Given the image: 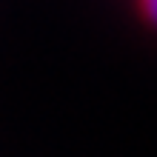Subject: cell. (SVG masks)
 <instances>
[{"label": "cell", "instance_id": "cell-1", "mask_svg": "<svg viewBox=\"0 0 157 157\" xmlns=\"http://www.w3.org/2000/svg\"><path fill=\"white\" fill-rule=\"evenodd\" d=\"M137 3H140V12L146 17V23L151 29H157V0H137Z\"/></svg>", "mask_w": 157, "mask_h": 157}]
</instances>
